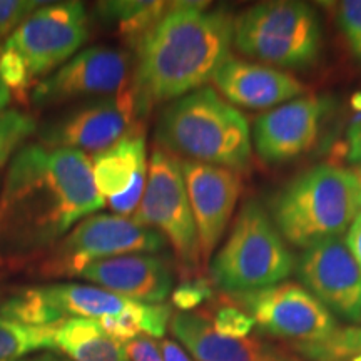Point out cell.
Masks as SVG:
<instances>
[{
	"instance_id": "1",
	"label": "cell",
	"mask_w": 361,
	"mask_h": 361,
	"mask_svg": "<svg viewBox=\"0 0 361 361\" xmlns=\"http://www.w3.org/2000/svg\"><path fill=\"white\" fill-rule=\"evenodd\" d=\"M102 206L87 154L42 144L20 147L0 191V263L51 251Z\"/></svg>"
},
{
	"instance_id": "2",
	"label": "cell",
	"mask_w": 361,
	"mask_h": 361,
	"mask_svg": "<svg viewBox=\"0 0 361 361\" xmlns=\"http://www.w3.org/2000/svg\"><path fill=\"white\" fill-rule=\"evenodd\" d=\"M206 2H173L135 51L133 90L144 117L157 102L176 101L214 79L231 59L233 19Z\"/></svg>"
},
{
	"instance_id": "3",
	"label": "cell",
	"mask_w": 361,
	"mask_h": 361,
	"mask_svg": "<svg viewBox=\"0 0 361 361\" xmlns=\"http://www.w3.org/2000/svg\"><path fill=\"white\" fill-rule=\"evenodd\" d=\"M156 141L166 152L219 168L246 169L251 161V129L236 107L202 87L176 99L157 121Z\"/></svg>"
},
{
	"instance_id": "4",
	"label": "cell",
	"mask_w": 361,
	"mask_h": 361,
	"mask_svg": "<svg viewBox=\"0 0 361 361\" xmlns=\"http://www.w3.org/2000/svg\"><path fill=\"white\" fill-rule=\"evenodd\" d=\"M271 211L279 234L308 250L348 231L361 211V186L353 171L318 164L293 179Z\"/></svg>"
},
{
	"instance_id": "5",
	"label": "cell",
	"mask_w": 361,
	"mask_h": 361,
	"mask_svg": "<svg viewBox=\"0 0 361 361\" xmlns=\"http://www.w3.org/2000/svg\"><path fill=\"white\" fill-rule=\"evenodd\" d=\"M293 268L295 258L268 213L247 201L211 263V278L228 295H243L281 283Z\"/></svg>"
},
{
	"instance_id": "6",
	"label": "cell",
	"mask_w": 361,
	"mask_h": 361,
	"mask_svg": "<svg viewBox=\"0 0 361 361\" xmlns=\"http://www.w3.org/2000/svg\"><path fill=\"white\" fill-rule=\"evenodd\" d=\"M233 44L239 52L269 64L305 69L318 61L323 29L308 4L263 2L234 19Z\"/></svg>"
},
{
	"instance_id": "7",
	"label": "cell",
	"mask_w": 361,
	"mask_h": 361,
	"mask_svg": "<svg viewBox=\"0 0 361 361\" xmlns=\"http://www.w3.org/2000/svg\"><path fill=\"white\" fill-rule=\"evenodd\" d=\"M168 241L156 229L117 214H92L49 251L40 266L42 276L74 278L87 266L126 255H154Z\"/></svg>"
},
{
	"instance_id": "8",
	"label": "cell",
	"mask_w": 361,
	"mask_h": 361,
	"mask_svg": "<svg viewBox=\"0 0 361 361\" xmlns=\"http://www.w3.org/2000/svg\"><path fill=\"white\" fill-rule=\"evenodd\" d=\"M134 223L156 229L173 246L183 273L192 274L201 266V247L180 161L164 149L152 151L146 189L133 216Z\"/></svg>"
},
{
	"instance_id": "9",
	"label": "cell",
	"mask_w": 361,
	"mask_h": 361,
	"mask_svg": "<svg viewBox=\"0 0 361 361\" xmlns=\"http://www.w3.org/2000/svg\"><path fill=\"white\" fill-rule=\"evenodd\" d=\"M231 300L233 305L243 306L264 333L290 341L296 350L324 341L338 329L331 311L295 283L231 295Z\"/></svg>"
},
{
	"instance_id": "10",
	"label": "cell",
	"mask_w": 361,
	"mask_h": 361,
	"mask_svg": "<svg viewBox=\"0 0 361 361\" xmlns=\"http://www.w3.org/2000/svg\"><path fill=\"white\" fill-rule=\"evenodd\" d=\"M89 39L84 4L61 2L39 7L6 45L19 52L32 79L62 67Z\"/></svg>"
},
{
	"instance_id": "11",
	"label": "cell",
	"mask_w": 361,
	"mask_h": 361,
	"mask_svg": "<svg viewBox=\"0 0 361 361\" xmlns=\"http://www.w3.org/2000/svg\"><path fill=\"white\" fill-rule=\"evenodd\" d=\"M137 102L133 85L124 92L79 106L40 133L42 146L74 149L84 154L106 151L126 135L141 133Z\"/></svg>"
},
{
	"instance_id": "12",
	"label": "cell",
	"mask_w": 361,
	"mask_h": 361,
	"mask_svg": "<svg viewBox=\"0 0 361 361\" xmlns=\"http://www.w3.org/2000/svg\"><path fill=\"white\" fill-rule=\"evenodd\" d=\"M129 80L128 52L96 45L75 54L52 75L35 85L32 102L44 107L89 96H114L130 87Z\"/></svg>"
},
{
	"instance_id": "13",
	"label": "cell",
	"mask_w": 361,
	"mask_h": 361,
	"mask_svg": "<svg viewBox=\"0 0 361 361\" xmlns=\"http://www.w3.org/2000/svg\"><path fill=\"white\" fill-rule=\"evenodd\" d=\"M180 169L200 238L201 259L207 263L236 207L241 176L233 169L186 159L180 161Z\"/></svg>"
},
{
	"instance_id": "14",
	"label": "cell",
	"mask_w": 361,
	"mask_h": 361,
	"mask_svg": "<svg viewBox=\"0 0 361 361\" xmlns=\"http://www.w3.org/2000/svg\"><path fill=\"white\" fill-rule=\"evenodd\" d=\"M300 278L328 310L361 318V268L341 236L308 247L300 259Z\"/></svg>"
},
{
	"instance_id": "15",
	"label": "cell",
	"mask_w": 361,
	"mask_h": 361,
	"mask_svg": "<svg viewBox=\"0 0 361 361\" xmlns=\"http://www.w3.org/2000/svg\"><path fill=\"white\" fill-rule=\"evenodd\" d=\"M329 109L326 99L306 96L295 99L259 116L252 129L256 152L264 162L279 164L301 156L318 139L324 114Z\"/></svg>"
},
{
	"instance_id": "16",
	"label": "cell",
	"mask_w": 361,
	"mask_h": 361,
	"mask_svg": "<svg viewBox=\"0 0 361 361\" xmlns=\"http://www.w3.org/2000/svg\"><path fill=\"white\" fill-rule=\"evenodd\" d=\"M79 278L128 300L149 305L162 303L173 291L174 283L169 264L154 255H126L99 261L87 266Z\"/></svg>"
},
{
	"instance_id": "17",
	"label": "cell",
	"mask_w": 361,
	"mask_h": 361,
	"mask_svg": "<svg viewBox=\"0 0 361 361\" xmlns=\"http://www.w3.org/2000/svg\"><path fill=\"white\" fill-rule=\"evenodd\" d=\"M213 80L229 104L247 109H268L305 92V85L291 74L234 57L221 67Z\"/></svg>"
},
{
	"instance_id": "18",
	"label": "cell",
	"mask_w": 361,
	"mask_h": 361,
	"mask_svg": "<svg viewBox=\"0 0 361 361\" xmlns=\"http://www.w3.org/2000/svg\"><path fill=\"white\" fill-rule=\"evenodd\" d=\"M171 331L197 361H300L258 340H234L216 333L201 313H176Z\"/></svg>"
},
{
	"instance_id": "19",
	"label": "cell",
	"mask_w": 361,
	"mask_h": 361,
	"mask_svg": "<svg viewBox=\"0 0 361 361\" xmlns=\"http://www.w3.org/2000/svg\"><path fill=\"white\" fill-rule=\"evenodd\" d=\"M94 184L102 197L121 196L135 180L146 178V141L141 133L126 135L114 146L97 152L90 161Z\"/></svg>"
},
{
	"instance_id": "20",
	"label": "cell",
	"mask_w": 361,
	"mask_h": 361,
	"mask_svg": "<svg viewBox=\"0 0 361 361\" xmlns=\"http://www.w3.org/2000/svg\"><path fill=\"white\" fill-rule=\"evenodd\" d=\"M56 348L71 361H129L126 343L107 335L97 319L69 318L57 324Z\"/></svg>"
},
{
	"instance_id": "21",
	"label": "cell",
	"mask_w": 361,
	"mask_h": 361,
	"mask_svg": "<svg viewBox=\"0 0 361 361\" xmlns=\"http://www.w3.org/2000/svg\"><path fill=\"white\" fill-rule=\"evenodd\" d=\"M45 288L62 313L72 318H87L99 322L102 318L121 314L133 301L104 288L84 286L78 283L51 284Z\"/></svg>"
},
{
	"instance_id": "22",
	"label": "cell",
	"mask_w": 361,
	"mask_h": 361,
	"mask_svg": "<svg viewBox=\"0 0 361 361\" xmlns=\"http://www.w3.org/2000/svg\"><path fill=\"white\" fill-rule=\"evenodd\" d=\"M171 2L146 0H107L97 4L99 19L116 27L117 32L130 45L137 47L144 35L169 11Z\"/></svg>"
},
{
	"instance_id": "23",
	"label": "cell",
	"mask_w": 361,
	"mask_h": 361,
	"mask_svg": "<svg viewBox=\"0 0 361 361\" xmlns=\"http://www.w3.org/2000/svg\"><path fill=\"white\" fill-rule=\"evenodd\" d=\"M173 318L169 305H149L130 301L123 313L99 319L104 331L121 343H128L137 336L162 338Z\"/></svg>"
},
{
	"instance_id": "24",
	"label": "cell",
	"mask_w": 361,
	"mask_h": 361,
	"mask_svg": "<svg viewBox=\"0 0 361 361\" xmlns=\"http://www.w3.org/2000/svg\"><path fill=\"white\" fill-rule=\"evenodd\" d=\"M0 316L29 326H57L67 319L45 286L17 291L0 300Z\"/></svg>"
},
{
	"instance_id": "25",
	"label": "cell",
	"mask_w": 361,
	"mask_h": 361,
	"mask_svg": "<svg viewBox=\"0 0 361 361\" xmlns=\"http://www.w3.org/2000/svg\"><path fill=\"white\" fill-rule=\"evenodd\" d=\"M57 326H29L0 316V361H19L35 351L56 348Z\"/></svg>"
},
{
	"instance_id": "26",
	"label": "cell",
	"mask_w": 361,
	"mask_h": 361,
	"mask_svg": "<svg viewBox=\"0 0 361 361\" xmlns=\"http://www.w3.org/2000/svg\"><path fill=\"white\" fill-rule=\"evenodd\" d=\"M298 351L313 361H353L361 355V328H338L324 341Z\"/></svg>"
},
{
	"instance_id": "27",
	"label": "cell",
	"mask_w": 361,
	"mask_h": 361,
	"mask_svg": "<svg viewBox=\"0 0 361 361\" xmlns=\"http://www.w3.org/2000/svg\"><path fill=\"white\" fill-rule=\"evenodd\" d=\"M37 129L34 117L17 109L0 111V168Z\"/></svg>"
},
{
	"instance_id": "28",
	"label": "cell",
	"mask_w": 361,
	"mask_h": 361,
	"mask_svg": "<svg viewBox=\"0 0 361 361\" xmlns=\"http://www.w3.org/2000/svg\"><path fill=\"white\" fill-rule=\"evenodd\" d=\"M209 323L213 324L216 333L228 338H234V340H245L256 324L255 319L245 310H241L233 303L216 310Z\"/></svg>"
},
{
	"instance_id": "29",
	"label": "cell",
	"mask_w": 361,
	"mask_h": 361,
	"mask_svg": "<svg viewBox=\"0 0 361 361\" xmlns=\"http://www.w3.org/2000/svg\"><path fill=\"white\" fill-rule=\"evenodd\" d=\"M0 78L8 90H13L20 96H24L32 82V75H30L25 61L19 52H16L8 45H4L0 49Z\"/></svg>"
},
{
	"instance_id": "30",
	"label": "cell",
	"mask_w": 361,
	"mask_h": 361,
	"mask_svg": "<svg viewBox=\"0 0 361 361\" xmlns=\"http://www.w3.org/2000/svg\"><path fill=\"white\" fill-rule=\"evenodd\" d=\"M336 22L353 56L361 62V0L338 4Z\"/></svg>"
},
{
	"instance_id": "31",
	"label": "cell",
	"mask_w": 361,
	"mask_h": 361,
	"mask_svg": "<svg viewBox=\"0 0 361 361\" xmlns=\"http://www.w3.org/2000/svg\"><path fill=\"white\" fill-rule=\"evenodd\" d=\"M214 291L211 283L204 278H189L178 284L173 290V305L176 308L189 313V311L197 308L206 301L213 300Z\"/></svg>"
},
{
	"instance_id": "32",
	"label": "cell",
	"mask_w": 361,
	"mask_h": 361,
	"mask_svg": "<svg viewBox=\"0 0 361 361\" xmlns=\"http://www.w3.org/2000/svg\"><path fill=\"white\" fill-rule=\"evenodd\" d=\"M39 6L40 2L35 0H0V39L16 32Z\"/></svg>"
},
{
	"instance_id": "33",
	"label": "cell",
	"mask_w": 361,
	"mask_h": 361,
	"mask_svg": "<svg viewBox=\"0 0 361 361\" xmlns=\"http://www.w3.org/2000/svg\"><path fill=\"white\" fill-rule=\"evenodd\" d=\"M126 353L129 361H164L161 346L149 336H137L126 343Z\"/></svg>"
},
{
	"instance_id": "34",
	"label": "cell",
	"mask_w": 361,
	"mask_h": 361,
	"mask_svg": "<svg viewBox=\"0 0 361 361\" xmlns=\"http://www.w3.org/2000/svg\"><path fill=\"white\" fill-rule=\"evenodd\" d=\"M348 161L353 164H361V123L353 121L348 129Z\"/></svg>"
},
{
	"instance_id": "35",
	"label": "cell",
	"mask_w": 361,
	"mask_h": 361,
	"mask_svg": "<svg viewBox=\"0 0 361 361\" xmlns=\"http://www.w3.org/2000/svg\"><path fill=\"white\" fill-rule=\"evenodd\" d=\"M345 243L351 255H353L355 261L361 268V219H355L353 224L350 226Z\"/></svg>"
},
{
	"instance_id": "36",
	"label": "cell",
	"mask_w": 361,
	"mask_h": 361,
	"mask_svg": "<svg viewBox=\"0 0 361 361\" xmlns=\"http://www.w3.org/2000/svg\"><path fill=\"white\" fill-rule=\"evenodd\" d=\"M161 351L162 360L164 361H191L178 343L173 340H162L161 341Z\"/></svg>"
},
{
	"instance_id": "37",
	"label": "cell",
	"mask_w": 361,
	"mask_h": 361,
	"mask_svg": "<svg viewBox=\"0 0 361 361\" xmlns=\"http://www.w3.org/2000/svg\"><path fill=\"white\" fill-rule=\"evenodd\" d=\"M19 361H71V360L56 353H44L37 356H29V358H22Z\"/></svg>"
},
{
	"instance_id": "38",
	"label": "cell",
	"mask_w": 361,
	"mask_h": 361,
	"mask_svg": "<svg viewBox=\"0 0 361 361\" xmlns=\"http://www.w3.org/2000/svg\"><path fill=\"white\" fill-rule=\"evenodd\" d=\"M8 102H11V90L0 78V111H6Z\"/></svg>"
},
{
	"instance_id": "39",
	"label": "cell",
	"mask_w": 361,
	"mask_h": 361,
	"mask_svg": "<svg viewBox=\"0 0 361 361\" xmlns=\"http://www.w3.org/2000/svg\"><path fill=\"white\" fill-rule=\"evenodd\" d=\"M351 107H353L355 111L361 112V92L353 94V97H351Z\"/></svg>"
},
{
	"instance_id": "40",
	"label": "cell",
	"mask_w": 361,
	"mask_h": 361,
	"mask_svg": "<svg viewBox=\"0 0 361 361\" xmlns=\"http://www.w3.org/2000/svg\"><path fill=\"white\" fill-rule=\"evenodd\" d=\"M353 173H355L356 179H358V183H360V186H361V164L356 166V168L353 169Z\"/></svg>"
},
{
	"instance_id": "41",
	"label": "cell",
	"mask_w": 361,
	"mask_h": 361,
	"mask_svg": "<svg viewBox=\"0 0 361 361\" xmlns=\"http://www.w3.org/2000/svg\"><path fill=\"white\" fill-rule=\"evenodd\" d=\"M353 361H361V355H360V356H356V358H355Z\"/></svg>"
},
{
	"instance_id": "42",
	"label": "cell",
	"mask_w": 361,
	"mask_h": 361,
	"mask_svg": "<svg viewBox=\"0 0 361 361\" xmlns=\"http://www.w3.org/2000/svg\"><path fill=\"white\" fill-rule=\"evenodd\" d=\"M356 219H361V211L358 213V216H356Z\"/></svg>"
},
{
	"instance_id": "43",
	"label": "cell",
	"mask_w": 361,
	"mask_h": 361,
	"mask_svg": "<svg viewBox=\"0 0 361 361\" xmlns=\"http://www.w3.org/2000/svg\"><path fill=\"white\" fill-rule=\"evenodd\" d=\"M0 296H2V290H0Z\"/></svg>"
}]
</instances>
